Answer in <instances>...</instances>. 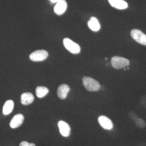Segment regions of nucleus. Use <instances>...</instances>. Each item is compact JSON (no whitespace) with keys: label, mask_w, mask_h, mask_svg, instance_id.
<instances>
[{"label":"nucleus","mask_w":146,"mask_h":146,"mask_svg":"<svg viewBox=\"0 0 146 146\" xmlns=\"http://www.w3.org/2000/svg\"><path fill=\"white\" fill-rule=\"evenodd\" d=\"M83 84L86 90L90 91H97L100 89V85L98 82L89 77H84Z\"/></svg>","instance_id":"f257e3e1"},{"label":"nucleus","mask_w":146,"mask_h":146,"mask_svg":"<svg viewBox=\"0 0 146 146\" xmlns=\"http://www.w3.org/2000/svg\"><path fill=\"white\" fill-rule=\"evenodd\" d=\"M63 44L66 49L73 54H78L80 52L79 45L68 38H64Z\"/></svg>","instance_id":"f03ea898"},{"label":"nucleus","mask_w":146,"mask_h":146,"mask_svg":"<svg viewBox=\"0 0 146 146\" xmlns=\"http://www.w3.org/2000/svg\"><path fill=\"white\" fill-rule=\"evenodd\" d=\"M111 64L115 69H119L128 66L130 62L128 59L125 58L115 56L111 59Z\"/></svg>","instance_id":"7ed1b4c3"},{"label":"nucleus","mask_w":146,"mask_h":146,"mask_svg":"<svg viewBox=\"0 0 146 146\" xmlns=\"http://www.w3.org/2000/svg\"><path fill=\"white\" fill-rule=\"evenodd\" d=\"M48 54L46 51L44 50H37L30 55L29 58L35 62L42 61L46 59Z\"/></svg>","instance_id":"20e7f679"},{"label":"nucleus","mask_w":146,"mask_h":146,"mask_svg":"<svg viewBox=\"0 0 146 146\" xmlns=\"http://www.w3.org/2000/svg\"><path fill=\"white\" fill-rule=\"evenodd\" d=\"M131 37L136 42L146 46V35L137 29H134L131 32Z\"/></svg>","instance_id":"39448f33"},{"label":"nucleus","mask_w":146,"mask_h":146,"mask_svg":"<svg viewBox=\"0 0 146 146\" xmlns=\"http://www.w3.org/2000/svg\"><path fill=\"white\" fill-rule=\"evenodd\" d=\"M98 121L101 126L105 129L110 130L113 127L112 121L106 116H100L98 118Z\"/></svg>","instance_id":"423d86ee"},{"label":"nucleus","mask_w":146,"mask_h":146,"mask_svg":"<svg viewBox=\"0 0 146 146\" xmlns=\"http://www.w3.org/2000/svg\"><path fill=\"white\" fill-rule=\"evenodd\" d=\"M58 126L59 128L60 134L62 136L67 137L70 136L71 128L68 123L63 121H60L58 123Z\"/></svg>","instance_id":"0eeeda50"},{"label":"nucleus","mask_w":146,"mask_h":146,"mask_svg":"<svg viewBox=\"0 0 146 146\" xmlns=\"http://www.w3.org/2000/svg\"><path fill=\"white\" fill-rule=\"evenodd\" d=\"M67 8V3L65 0H58L54 7L55 13L58 15H62Z\"/></svg>","instance_id":"6e6552de"},{"label":"nucleus","mask_w":146,"mask_h":146,"mask_svg":"<svg viewBox=\"0 0 146 146\" xmlns=\"http://www.w3.org/2000/svg\"><path fill=\"white\" fill-rule=\"evenodd\" d=\"M24 117L21 114H17L13 117L9 125L12 128H16L20 127L23 122Z\"/></svg>","instance_id":"1a4fd4ad"},{"label":"nucleus","mask_w":146,"mask_h":146,"mask_svg":"<svg viewBox=\"0 0 146 146\" xmlns=\"http://www.w3.org/2000/svg\"><path fill=\"white\" fill-rule=\"evenodd\" d=\"M70 90V87L66 84L60 85L57 89L58 96L60 99H65Z\"/></svg>","instance_id":"9d476101"},{"label":"nucleus","mask_w":146,"mask_h":146,"mask_svg":"<svg viewBox=\"0 0 146 146\" xmlns=\"http://www.w3.org/2000/svg\"><path fill=\"white\" fill-rule=\"evenodd\" d=\"M112 7L118 9H124L128 7L127 3L124 0H108Z\"/></svg>","instance_id":"9b49d317"},{"label":"nucleus","mask_w":146,"mask_h":146,"mask_svg":"<svg viewBox=\"0 0 146 146\" xmlns=\"http://www.w3.org/2000/svg\"><path fill=\"white\" fill-rule=\"evenodd\" d=\"M34 100L33 95L31 93H25L21 96V102L22 104L28 105L31 104Z\"/></svg>","instance_id":"f8f14e48"},{"label":"nucleus","mask_w":146,"mask_h":146,"mask_svg":"<svg viewBox=\"0 0 146 146\" xmlns=\"http://www.w3.org/2000/svg\"><path fill=\"white\" fill-rule=\"evenodd\" d=\"M14 107L13 101L9 100L7 101L3 107V112L4 115H8L12 112Z\"/></svg>","instance_id":"ddd939ff"},{"label":"nucleus","mask_w":146,"mask_h":146,"mask_svg":"<svg viewBox=\"0 0 146 146\" xmlns=\"http://www.w3.org/2000/svg\"><path fill=\"white\" fill-rule=\"evenodd\" d=\"M88 26L91 30L94 31H98L100 29V25L98 21L95 17H92L90 21L88 22Z\"/></svg>","instance_id":"4468645a"},{"label":"nucleus","mask_w":146,"mask_h":146,"mask_svg":"<svg viewBox=\"0 0 146 146\" xmlns=\"http://www.w3.org/2000/svg\"><path fill=\"white\" fill-rule=\"evenodd\" d=\"M36 96L42 98L46 96L49 93V90L47 87L43 86H37L35 90Z\"/></svg>","instance_id":"2eb2a0df"},{"label":"nucleus","mask_w":146,"mask_h":146,"mask_svg":"<svg viewBox=\"0 0 146 146\" xmlns=\"http://www.w3.org/2000/svg\"><path fill=\"white\" fill-rule=\"evenodd\" d=\"M135 124L137 127L139 128L143 129L146 126V123L143 119L138 118L134 121Z\"/></svg>","instance_id":"dca6fc26"},{"label":"nucleus","mask_w":146,"mask_h":146,"mask_svg":"<svg viewBox=\"0 0 146 146\" xmlns=\"http://www.w3.org/2000/svg\"><path fill=\"white\" fill-rule=\"evenodd\" d=\"M128 115L130 119L133 121L136 120L138 118L137 115L133 111H131L129 112Z\"/></svg>","instance_id":"f3484780"},{"label":"nucleus","mask_w":146,"mask_h":146,"mask_svg":"<svg viewBox=\"0 0 146 146\" xmlns=\"http://www.w3.org/2000/svg\"><path fill=\"white\" fill-rule=\"evenodd\" d=\"M19 146H36L34 144L29 143L26 141H23L20 144Z\"/></svg>","instance_id":"a211bd4d"},{"label":"nucleus","mask_w":146,"mask_h":146,"mask_svg":"<svg viewBox=\"0 0 146 146\" xmlns=\"http://www.w3.org/2000/svg\"><path fill=\"white\" fill-rule=\"evenodd\" d=\"M141 104L146 108V95L143 96L141 98Z\"/></svg>","instance_id":"6ab92c4d"},{"label":"nucleus","mask_w":146,"mask_h":146,"mask_svg":"<svg viewBox=\"0 0 146 146\" xmlns=\"http://www.w3.org/2000/svg\"><path fill=\"white\" fill-rule=\"evenodd\" d=\"M137 146H146V143H141Z\"/></svg>","instance_id":"aec40b11"},{"label":"nucleus","mask_w":146,"mask_h":146,"mask_svg":"<svg viewBox=\"0 0 146 146\" xmlns=\"http://www.w3.org/2000/svg\"><path fill=\"white\" fill-rule=\"evenodd\" d=\"M49 1H50L52 3H57L58 0H49Z\"/></svg>","instance_id":"412c9836"},{"label":"nucleus","mask_w":146,"mask_h":146,"mask_svg":"<svg viewBox=\"0 0 146 146\" xmlns=\"http://www.w3.org/2000/svg\"><path fill=\"white\" fill-rule=\"evenodd\" d=\"M107 58H106V60H107Z\"/></svg>","instance_id":"4be33fe9"}]
</instances>
